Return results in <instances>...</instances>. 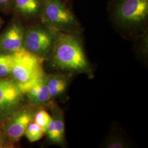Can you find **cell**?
<instances>
[{
  "instance_id": "1",
  "label": "cell",
  "mask_w": 148,
  "mask_h": 148,
  "mask_svg": "<svg viewBox=\"0 0 148 148\" xmlns=\"http://www.w3.org/2000/svg\"><path fill=\"white\" fill-rule=\"evenodd\" d=\"M54 67L60 70L81 72L88 69V64L79 39L70 34L56 32L50 56Z\"/></svg>"
},
{
  "instance_id": "2",
  "label": "cell",
  "mask_w": 148,
  "mask_h": 148,
  "mask_svg": "<svg viewBox=\"0 0 148 148\" xmlns=\"http://www.w3.org/2000/svg\"><path fill=\"white\" fill-rule=\"evenodd\" d=\"M14 53L11 77L19 85L28 84L45 74L43 67L45 59L30 52L24 47Z\"/></svg>"
},
{
  "instance_id": "3",
  "label": "cell",
  "mask_w": 148,
  "mask_h": 148,
  "mask_svg": "<svg viewBox=\"0 0 148 148\" xmlns=\"http://www.w3.org/2000/svg\"><path fill=\"white\" fill-rule=\"evenodd\" d=\"M39 19L55 31H67L78 25L73 14L60 0H43Z\"/></svg>"
},
{
  "instance_id": "4",
  "label": "cell",
  "mask_w": 148,
  "mask_h": 148,
  "mask_svg": "<svg viewBox=\"0 0 148 148\" xmlns=\"http://www.w3.org/2000/svg\"><path fill=\"white\" fill-rule=\"evenodd\" d=\"M28 104L16 80L0 77V122L4 123L18 110Z\"/></svg>"
},
{
  "instance_id": "5",
  "label": "cell",
  "mask_w": 148,
  "mask_h": 148,
  "mask_svg": "<svg viewBox=\"0 0 148 148\" xmlns=\"http://www.w3.org/2000/svg\"><path fill=\"white\" fill-rule=\"evenodd\" d=\"M56 32L41 23L25 29L24 47L40 57L48 58L53 48Z\"/></svg>"
},
{
  "instance_id": "6",
  "label": "cell",
  "mask_w": 148,
  "mask_h": 148,
  "mask_svg": "<svg viewBox=\"0 0 148 148\" xmlns=\"http://www.w3.org/2000/svg\"><path fill=\"white\" fill-rule=\"evenodd\" d=\"M114 14L123 26L141 24L148 18V0H117Z\"/></svg>"
},
{
  "instance_id": "7",
  "label": "cell",
  "mask_w": 148,
  "mask_h": 148,
  "mask_svg": "<svg viewBox=\"0 0 148 148\" xmlns=\"http://www.w3.org/2000/svg\"><path fill=\"white\" fill-rule=\"evenodd\" d=\"M36 108L28 103L16 111L3 123L8 137L15 144L24 136L27 127L33 121L37 109Z\"/></svg>"
},
{
  "instance_id": "8",
  "label": "cell",
  "mask_w": 148,
  "mask_h": 148,
  "mask_svg": "<svg viewBox=\"0 0 148 148\" xmlns=\"http://www.w3.org/2000/svg\"><path fill=\"white\" fill-rule=\"evenodd\" d=\"M25 32L21 21L14 18L0 36V52L14 53L24 47Z\"/></svg>"
},
{
  "instance_id": "9",
  "label": "cell",
  "mask_w": 148,
  "mask_h": 148,
  "mask_svg": "<svg viewBox=\"0 0 148 148\" xmlns=\"http://www.w3.org/2000/svg\"><path fill=\"white\" fill-rule=\"evenodd\" d=\"M19 86L27 103L32 106H40L48 103L52 99L48 89L46 73L34 81Z\"/></svg>"
},
{
  "instance_id": "10",
  "label": "cell",
  "mask_w": 148,
  "mask_h": 148,
  "mask_svg": "<svg viewBox=\"0 0 148 148\" xmlns=\"http://www.w3.org/2000/svg\"><path fill=\"white\" fill-rule=\"evenodd\" d=\"M43 0H12L11 13L19 21L38 18Z\"/></svg>"
},
{
  "instance_id": "11",
  "label": "cell",
  "mask_w": 148,
  "mask_h": 148,
  "mask_svg": "<svg viewBox=\"0 0 148 148\" xmlns=\"http://www.w3.org/2000/svg\"><path fill=\"white\" fill-rule=\"evenodd\" d=\"M47 85L52 99L62 95L66 89L67 79L59 74L47 75Z\"/></svg>"
},
{
  "instance_id": "12",
  "label": "cell",
  "mask_w": 148,
  "mask_h": 148,
  "mask_svg": "<svg viewBox=\"0 0 148 148\" xmlns=\"http://www.w3.org/2000/svg\"><path fill=\"white\" fill-rule=\"evenodd\" d=\"M51 111L52 113V122L56 132L58 144L63 142L65 134V126L63 115L61 110L57 106H52Z\"/></svg>"
},
{
  "instance_id": "13",
  "label": "cell",
  "mask_w": 148,
  "mask_h": 148,
  "mask_svg": "<svg viewBox=\"0 0 148 148\" xmlns=\"http://www.w3.org/2000/svg\"><path fill=\"white\" fill-rule=\"evenodd\" d=\"M14 62V53L0 52V77H10Z\"/></svg>"
},
{
  "instance_id": "14",
  "label": "cell",
  "mask_w": 148,
  "mask_h": 148,
  "mask_svg": "<svg viewBox=\"0 0 148 148\" xmlns=\"http://www.w3.org/2000/svg\"><path fill=\"white\" fill-rule=\"evenodd\" d=\"M45 134V131L35 122H32L27 126L25 133L28 140L30 142H35L41 139Z\"/></svg>"
},
{
  "instance_id": "15",
  "label": "cell",
  "mask_w": 148,
  "mask_h": 148,
  "mask_svg": "<svg viewBox=\"0 0 148 148\" xmlns=\"http://www.w3.org/2000/svg\"><path fill=\"white\" fill-rule=\"evenodd\" d=\"M52 119V116L45 110L43 109H37L35 113L33 121L46 131Z\"/></svg>"
},
{
  "instance_id": "16",
  "label": "cell",
  "mask_w": 148,
  "mask_h": 148,
  "mask_svg": "<svg viewBox=\"0 0 148 148\" xmlns=\"http://www.w3.org/2000/svg\"><path fill=\"white\" fill-rule=\"evenodd\" d=\"M15 144L8 137L3 123L0 122V148H14Z\"/></svg>"
},
{
  "instance_id": "17",
  "label": "cell",
  "mask_w": 148,
  "mask_h": 148,
  "mask_svg": "<svg viewBox=\"0 0 148 148\" xmlns=\"http://www.w3.org/2000/svg\"><path fill=\"white\" fill-rule=\"evenodd\" d=\"M12 0H0V11L5 14L11 13Z\"/></svg>"
},
{
  "instance_id": "18",
  "label": "cell",
  "mask_w": 148,
  "mask_h": 148,
  "mask_svg": "<svg viewBox=\"0 0 148 148\" xmlns=\"http://www.w3.org/2000/svg\"><path fill=\"white\" fill-rule=\"evenodd\" d=\"M124 147H125L124 144H123L120 141H117L115 140L114 141L110 142L108 144V145H107V148H124Z\"/></svg>"
},
{
  "instance_id": "19",
  "label": "cell",
  "mask_w": 148,
  "mask_h": 148,
  "mask_svg": "<svg viewBox=\"0 0 148 148\" xmlns=\"http://www.w3.org/2000/svg\"><path fill=\"white\" fill-rule=\"evenodd\" d=\"M2 21L1 19V18H0V27H1V25H2Z\"/></svg>"
}]
</instances>
